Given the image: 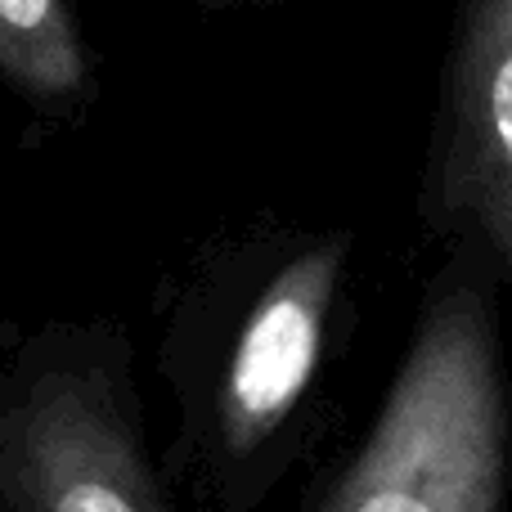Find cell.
<instances>
[{
    "label": "cell",
    "mask_w": 512,
    "mask_h": 512,
    "mask_svg": "<svg viewBox=\"0 0 512 512\" xmlns=\"http://www.w3.org/2000/svg\"><path fill=\"white\" fill-rule=\"evenodd\" d=\"M351 230L252 225L207 243L158 310L176 432L171 490L203 512H256L315 450L351 315Z\"/></svg>",
    "instance_id": "1"
},
{
    "label": "cell",
    "mask_w": 512,
    "mask_h": 512,
    "mask_svg": "<svg viewBox=\"0 0 512 512\" xmlns=\"http://www.w3.org/2000/svg\"><path fill=\"white\" fill-rule=\"evenodd\" d=\"M495 270L445 243L378 418L315 512H508V382Z\"/></svg>",
    "instance_id": "2"
},
{
    "label": "cell",
    "mask_w": 512,
    "mask_h": 512,
    "mask_svg": "<svg viewBox=\"0 0 512 512\" xmlns=\"http://www.w3.org/2000/svg\"><path fill=\"white\" fill-rule=\"evenodd\" d=\"M0 512H180L122 324L45 319L0 351Z\"/></svg>",
    "instance_id": "3"
},
{
    "label": "cell",
    "mask_w": 512,
    "mask_h": 512,
    "mask_svg": "<svg viewBox=\"0 0 512 512\" xmlns=\"http://www.w3.org/2000/svg\"><path fill=\"white\" fill-rule=\"evenodd\" d=\"M418 216L441 248H472L512 292V0H459Z\"/></svg>",
    "instance_id": "4"
},
{
    "label": "cell",
    "mask_w": 512,
    "mask_h": 512,
    "mask_svg": "<svg viewBox=\"0 0 512 512\" xmlns=\"http://www.w3.org/2000/svg\"><path fill=\"white\" fill-rule=\"evenodd\" d=\"M0 86L41 122H77L95 99L81 18L72 0H0Z\"/></svg>",
    "instance_id": "5"
},
{
    "label": "cell",
    "mask_w": 512,
    "mask_h": 512,
    "mask_svg": "<svg viewBox=\"0 0 512 512\" xmlns=\"http://www.w3.org/2000/svg\"><path fill=\"white\" fill-rule=\"evenodd\" d=\"M207 9H252V5H274V0H198Z\"/></svg>",
    "instance_id": "6"
}]
</instances>
